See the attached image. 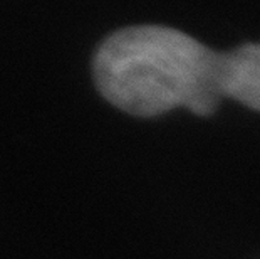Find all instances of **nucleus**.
Instances as JSON below:
<instances>
[{"label": "nucleus", "instance_id": "1", "mask_svg": "<svg viewBox=\"0 0 260 259\" xmlns=\"http://www.w3.org/2000/svg\"><path fill=\"white\" fill-rule=\"evenodd\" d=\"M220 54L165 25H131L113 32L92 57L98 91L121 111L158 117L185 106L198 117L222 100Z\"/></svg>", "mask_w": 260, "mask_h": 259}, {"label": "nucleus", "instance_id": "2", "mask_svg": "<svg viewBox=\"0 0 260 259\" xmlns=\"http://www.w3.org/2000/svg\"><path fill=\"white\" fill-rule=\"evenodd\" d=\"M218 82L222 98L260 111V44H245L220 54Z\"/></svg>", "mask_w": 260, "mask_h": 259}]
</instances>
